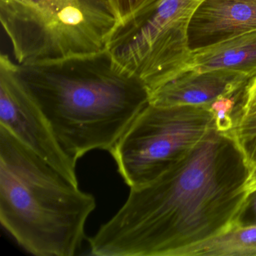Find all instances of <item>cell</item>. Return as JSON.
I'll use <instances>...</instances> for the list:
<instances>
[{
  "mask_svg": "<svg viewBox=\"0 0 256 256\" xmlns=\"http://www.w3.org/2000/svg\"><path fill=\"white\" fill-rule=\"evenodd\" d=\"M0 20L22 65L107 50L120 18L110 0H0Z\"/></svg>",
  "mask_w": 256,
  "mask_h": 256,
  "instance_id": "4",
  "label": "cell"
},
{
  "mask_svg": "<svg viewBox=\"0 0 256 256\" xmlns=\"http://www.w3.org/2000/svg\"><path fill=\"white\" fill-rule=\"evenodd\" d=\"M242 92L232 96H223L210 104L209 107L215 118L216 126L221 132H228L234 124L232 118L233 112L236 110L238 102H240Z\"/></svg>",
  "mask_w": 256,
  "mask_h": 256,
  "instance_id": "13",
  "label": "cell"
},
{
  "mask_svg": "<svg viewBox=\"0 0 256 256\" xmlns=\"http://www.w3.org/2000/svg\"><path fill=\"white\" fill-rule=\"evenodd\" d=\"M215 70L236 72L250 79L256 77V31L192 50L178 76Z\"/></svg>",
  "mask_w": 256,
  "mask_h": 256,
  "instance_id": "10",
  "label": "cell"
},
{
  "mask_svg": "<svg viewBox=\"0 0 256 256\" xmlns=\"http://www.w3.org/2000/svg\"><path fill=\"white\" fill-rule=\"evenodd\" d=\"M96 208L90 193L0 126V222L30 254L72 256Z\"/></svg>",
  "mask_w": 256,
  "mask_h": 256,
  "instance_id": "3",
  "label": "cell"
},
{
  "mask_svg": "<svg viewBox=\"0 0 256 256\" xmlns=\"http://www.w3.org/2000/svg\"><path fill=\"white\" fill-rule=\"evenodd\" d=\"M110 1L119 17L120 22L128 17L145 2V0H110Z\"/></svg>",
  "mask_w": 256,
  "mask_h": 256,
  "instance_id": "15",
  "label": "cell"
},
{
  "mask_svg": "<svg viewBox=\"0 0 256 256\" xmlns=\"http://www.w3.org/2000/svg\"><path fill=\"white\" fill-rule=\"evenodd\" d=\"M18 64L0 56V126L79 186L76 162L62 149L50 124L18 78Z\"/></svg>",
  "mask_w": 256,
  "mask_h": 256,
  "instance_id": "7",
  "label": "cell"
},
{
  "mask_svg": "<svg viewBox=\"0 0 256 256\" xmlns=\"http://www.w3.org/2000/svg\"><path fill=\"white\" fill-rule=\"evenodd\" d=\"M244 188L248 194H251L256 191V166L248 172L244 184Z\"/></svg>",
  "mask_w": 256,
  "mask_h": 256,
  "instance_id": "16",
  "label": "cell"
},
{
  "mask_svg": "<svg viewBox=\"0 0 256 256\" xmlns=\"http://www.w3.org/2000/svg\"><path fill=\"white\" fill-rule=\"evenodd\" d=\"M203 0H145L112 32L107 50L150 94L176 78L191 53L188 26Z\"/></svg>",
  "mask_w": 256,
  "mask_h": 256,
  "instance_id": "5",
  "label": "cell"
},
{
  "mask_svg": "<svg viewBox=\"0 0 256 256\" xmlns=\"http://www.w3.org/2000/svg\"><path fill=\"white\" fill-rule=\"evenodd\" d=\"M256 109V76L248 80L242 92L239 113H246Z\"/></svg>",
  "mask_w": 256,
  "mask_h": 256,
  "instance_id": "14",
  "label": "cell"
},
{
  "mask_svg": "<svg viewBox=\"0 0 256 256\" xmlns=\"http://www.w3.org/2000/svg\"><path fill=\"white\" fill-rule=\"evenodd\" d=\"M175 256H256V226L238 224L228 232L182 248Z\"/></svg>",
  "mask_w": 256,
  "mask_h": 256,
  "instance_id": "11",
  "label": "cell"
},
{
  "mask_svg": "<svg viewBox=\"0 0 256 256\" xmlns=\"http://www.w3.org/2000/svg\"><path fill=\"white\" fill-rule=\"evenodd\" d=\"M216 126L209 106L149 104L109 151L130 188L156 179Z\"/></svg>",
  "mask_w": 256,
  "mask_h": 256,
  "instance_id": "6",
  "label": "cell"
},
{
  "mask_svg": "<svg viewBox=\"0 0 256 256\" xmlns=\"http://www.w3.org/2000/svg\"><path fill=\"white\" fill-rule=\"evenodd\" d=\"M227 133L242 154L250 172L256 166V109L238 113L233 128Z\"/></svg>",
  "mask_w": 256,
  "mask_h": 256,
  "instance_id": "12",
  "label": "cell"
},
{
  "mask_svg": "<svg viewBox=\"0 0 256 256\" xmlns=\"http://www.w3.org/2000/svg\"><path fill=\"white\" fill-rule=\"evenodd\" d=\"M248 169L227 132L216 128L156 179L130 188L112 218L88 239L96 256H175L228 232L248 204Z\"/></svg>",
  "mask_w": 256,
  "mask_h": 256,
  "instance_id": "1",
  "label": "cell"
},
{
  "mask_svg": "<svg viewBox=\"0 0 256 256\" xmlns=\"http://www.w3.org/2000/svg\"><path fill=\"white\" fill-rule=\"evenodd\" d=\"M256 31V0H203L188 26L191 50Z\"/></svg>",
  "mask_w": 256,
  "mask_h": 256,
  "instance_id": "8",
  "label": "cell"
},
{
  "mask_svg": "<svg viewBox=\"0 0 256 256\" xmlns=\"http://www.w3.org/2000/svg\"><path fill=\"white\" fill-rule=\"evenodd\" d=\"M246 206L252 210L253 214V221L250 226H256V191L250 194V199Z\"/></svg>",
  "mask_w": 256,
  "mask_h": 256,
  "instance_id": "17",
  "label": "cell"
},
{
  "mask_svg": "<svg viewBox=\"0 0 256 256\" xmlns=\"http://www.w3.org/2000/svg\"><path fill=\"white\" fill-rule=\"evenodd\" d=\"M18 78L77 162L96 150L110 151L150 104L142 80L108 50L18 64Z\"/></svg>",
  "mask_w": 256,
  "mask_h": 256,
  "instance_id": "2",
  "label": "cell"
},
{
  "mask_svg": "<svg viewBox=\"0 0 256 256\" xmlns=\"http://www.w3.org/2000/svg\"><path fill=\"white\" fill-rule=\"evenodd\" d=\"M250 80L244 74L228 70L186 72L150 92V104L209 106L221 97L242 92Z\"/></svg>",
  "mask_w": 256,
  "mask_h": 256,
  "instance_id": "9",
  "label": "cell"
}]
</instances>
